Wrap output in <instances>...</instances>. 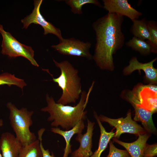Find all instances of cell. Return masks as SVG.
Returning a JSON list of instances; mask_svg holds the SVG:
<instances>
[{"label": "cell", "mask_w": 157, "mask_h": 157, "mask_svg": "<svg viewBox=\"0 0 157 157\" xmlns=\"http://www.w3.org/2000/svg\"><path fill=\"white\" fill-rule=\"evenodd\" d=\"M123 21V16L108 13L92 24L96 36L92 58L101 69H113V55L124 44L125 37L122 30Z\"/></svg>", "instance_id": "obj_1"}, {"label": "cell", "mask_w": 157, "mask_h": 157, "mask_svg": "<svg viewBox=\"0 0 157 157\" xmlns=\"http://www.w3.org/2000/svg\"><path fill=\"white\" fill-rule=\"evenodd\" d=\"M94 83L93 82L88 92L85 90L82 91L79 102L73 106L57 103L52 97L47 94L46 96L47 106L41 110L49 114L47 121L51 122V125L55 127L60 126L63 129L68 130L80 120H85L87 111L85 109Z\"/></svg>", "instance_id": "obj_2"}, {"label": "cell", "mask_w": 157, "mask_h": 157, "mask_svg": "<svg viewBox=\"0 0 157 157\" xmlns=\"http://www.w3.org/2000/svg\"><path fill=\"white\" fill-rule=\"evenodd\" d=\"M53 61L61 72L59 76L52 79L62 91L60 97L56 102L64 105L75 103L82 91L78 70L67 60L58 62L53 59Z\"/></svg>", "instance_id": "obj_3"}, {"label": "cell", "mask_w": 157, "mask_h": 157, "mask_svg": "<svg viewBox=\"0 0 157 157\" xmlns=\"http://www.w3.org/2000/svg\"><path fill=\"white\" fill-rule=\"evenodd\" d=\"M6 106L9 110L10 125L16 137L22 146L29 144L36 140L35 133L29 129L33 124L32 117L33 111H29L24 108L18 109L10 102L7 104Z\"/></svg>", "instance_id": "obj_4"}, {"label": "cell", "mask_w": 157, "mask_h": 157, "mask_svg": "<svg viewBox=\"0 0 157 157\" xmlns=\"http://www.w3.org/2000/svg\"><path fill=\"white\" fill-rule=\"evenodd\" d=\"M0 33L3 40L1 45V53L10 58L21 56L27 59L33 65L39 67L34 58V51L32 47L22 44L9 32L5 31L0 24Z\"/></svg>", "instance_id": "obj_5"}, {"label": "cell", "mask_w": 157, "mask_h": 157, "mask_svg": "<svg viewBox=\"0 0 157 157\" xmlns=\"http://www.w3.org/2000/svg\"><path fill=\"white\" fill-rule=\"evenodd\" d=\"M157 86L141 85L129 92L127 97L131 104H134L152 112L157 110Z\"/></svg>", "instance_id": "obj_6"}, {"label": "cell", "mask_w": 157, "mask_h": 157, "mask_svg": "<svg viewBox=\"0 0 157 157\" xmlns=\"http://www.w3.org/2000/svg\"><path fill=\"white\" fill-rule=\"evenodd\" d=\"M91 46L89 42H84L74 38H63L57 45L51 47L60 53L64 55L84 57L88 59L92 58L90 52Z\"/></svg>", "instance_id": "obj_7"}, {"label": "cell", "mask_w": 157, "mask_h": 157, "mask_svg": "<svg viewBox=\"0 0 157 157\" xmlns=\"http://www.w3.org/2000/svg\"><path fill=\"white\" fill-rule=\"evenodd\" d=\"M98 117L100 121L107 122L116 129L114 136L116 138H119L122 134L124 133L138 135L145 133V129L132 119L130 112L129 113L126 117L124 118L121 117L113 119L102 115Z\"/></svg>", "instance_id": "obj_8"}, {"label": "cell", "mask_w": 157, "mask_h": 157, "mask_svg": "<svg viewBox=\"0 0 157 157\" xmlns=\"http://www.w3.org/2000/svg\"><path fill=\"white\" fill-rule=\"evenodd\" d=\"M42 0L34 1V8L32 13L22 19L21 22L23 24V28H27L31 23L38 24L41 26L44 29V34L50 33L56 36L59 40L63 38L60 30L55 27L51 22L44 18L40 12V8Z\"/></svg>", "instance_id": "obj_9"}, {"label": "cell", "mask_w": 157, "mask_h": 157, "mask_svg": "<svg viewBox=\"0 0 157 157\" xmlns=\"http://www.w3.org/2000/svg\"><path fill=\"white\" fill-rule=\"evenodd\" d=\"M104 8L108 13L126 16L132 21L138 19L142 13L132 7L127 0H103Z\"/></svg>", "instance_id": "obj_10"}, {"label": "cell", "mask_w": 157, "mask_h": 157, "mask_svg": "<svg viewBox=\"0 0 157 157\" xmlns=\"http://www.w3.org/2000/svg\"><path fill=\"white\" fill-rule=\"evenodd\" d=\"M87 126L86 132L82 134H77L75 139L80 144L78 148L72 154L71 157H90L93 153L91 149L92 147V136L94 124L87 119Z\"/></svg>", "instance_id": "obj_11"}, {"label": "cell", "mask_w": 157, "mask_h": 157, "mask_svg": "<svg viewBox=\"0 0 157 157\" xmlns=\"http://www.w3.org/2000/svg\"><path fill=\"white\" fill-rule=\"evenodd\" d=\"M22 145L14 135L8 132L2 133L0 151L2 157H19Z\"/></svg>", "instance_id": "obj_12"}, {"label": "cell", "mask_w": 157, "mask_h": 157, "mask_svg": "<svg viewBox=\"0 0 157 157\" xmlns=\"http://www.w3.org/2000/svg\"><path fill=\"white\" fill-rule=\"evenodd\" d=\"M156 58L149 62L145 63L140 62L136 57L132 58L129 65L125 67L123 72L126 75L131 74L134 71L142 70L145 73L147 80L152 83H156L157 80V70L153 66V63L156 60Z\"/></svg>", "instance_id": "obj_13"}, {"label": "cell", "mask_w": 157, "mask_h": 157, "mask_svg": "<svg viewBox=\"0 0 157 157\" xmlns=\"http://www.w3.org/2000/svg\"><path fill=\"white\" fill-rule=\"evenodd\" d=\"M138 136L137 140L132 143L123 142L116 139L113 140L124 147L131 157H144V149L149 136L146 133L139 134Z\"/></svg>", "instance_id": "obj_14"}, {"label": "cell", "mask_w": 157, "mask_h": 157, "mask_svg": "<svg viewBox=\"0 0 157 157\" xmlns=\"http://www.w3.org/2000/svg\"><path fill=\"white\" fill-rule=\"evenodd\" d=\"M84 121L83 120H80L74 127L68 130L63 131L58 127H53L51 129V132L61 135L65 140L66 146L63 157H68L69 154L72 152L70 140L75 134L82 133L85 128Z\"/></svg>", "instance_id": "obj_15"}, {"label": "cell", "mask_w": 157, "mask_h": 157, "mask_svg": "<svg viewBox=\"0 0 157 157\" xmlns=\"http://www.w3.org/2000/svg\"><path fill=\"white\" fill-rule=\"evenodd\" d=\"M132 104L135 110L134 120L140 122L143 126L144 129L149 132H155L156 129L152 119L153 113L137 104Z\"/></svg>", "instance_id": "obj_16"}, {"label": "cell", "mask_w": 157, "mask_h": 157, "mask_svg": "<svg viewBox=\"0 0 157 157\" xmlns=\"http://www.w3.org/2000/svg\"><path fill=\"white\" fill-rule=\"evenodd\" d=\"M94 117L99 127L101 135L98 149L90 157H100L102 153L106 148L110 140L114 137L115 133L113 131L107 132L99 119L96 113L94 111Z\"/></svg>", "instance_id": "obj_17"}, {"label": "cell", "mask_w": 157, "mask_h": 157, "mask_svg": "<svg viewBox=\"0 0 157 157\" xmlns=\"http://www.w3.org/2000/svg\"><path fill=\"white\" fill-rule=\"evenodd\" d=\"M130 31L134 37L144 40L150 39L147 22L144 18L135 19L133 22Z\"/></svg>", "instance_id": "obj_18"}, {"label": "cell", "mask_w": 157, "mask_h": 157, "mask_svg": "<svg viewBox=\"0 0 157 157\" xmlns=\"http://www.w3.org/2000/svg\"><path fill=\"white\" fill-rule=\"evenodd\" d=\"M125 44L142 55H147L152 53L151 46L146 41L134 36Z\"/></svg>", "instance_id": "obj_19"}, {"label": "cell", "mask_w": 157, "mask_h": 157, "mask_svg": "<svg viewBox=\"0 0 157 157\" xmlns=\"http://www.w3.org/2000/svg\"><path fill=\"white\" fill-rule=\"evenodd\" d=\"M19 157H42L39 140L36 139L29 144L23 146Z\"/></svg>", "instance_id": "obj_20"}, {"label": "cell", "mask_w": 157, "mask_h": 157, "mask_svg": "<svg viewBox=\"0 0 157 157\" xmlns=\"http://www.w3.org/2000/svg\"><path fill=\"white\" fill-rule=\"evenodd\" d=\"M4 85H15L22 90L27 84L23 79L16 77L14 74L6 72L0 74V86Z\"/></svg>", "instance_id": "obj_21"}, {"label": "cell", "mask_w": 157, "mask_h": 157, "mask_svg": "<svg viewBox=\"0 0 157 157\" xmlns=\"http://www.w3.org/2000/svg\"><path fill=\"white\" fill-rule=\"evenodd\" d=\"M65 1L71 7V11L74 14H82V7L85 4L91 3L99 7H102L100 2L96 0H67Z\"/></svg>", "instance_id": "obj_22"}, {"label": "cell", "mask_w": 157, "mask_h": 157, "mask_svg": "<svg viewBox=\"0 0 157 157\" xmlns=\"http://www.w3.org/2000/svg\"><path fill=\"white\" fill-rule=\"evenodd\" d=\"M147 24L150 36V39L146 41L150 45L152 53L157 52V24L153 20L147 22Z\"/></svg>", "instance_id": "obj_23"}, {"label": "cell", "mask_w": 157, "mask_h": 157, "mask_svg": "<svg viewBox=\"0 0 157 157\" xmlns=\"http://www.w3.org/2000/svg\"><path fill=\"white\" fill-rule=\"evenodd\" d=\"M107 157H131L126 150H123L116 148L111 141L109 142V152Z\"/></svg>", "instance_id": "obj_24"}, {"label": "cell", "mask_w": 157, "mask_h": 157, "mask_svg": "<svg viewBox=\"0 0 157 157\" xmlns=\"http://www.w3.org/2000/svg\"><path fill=\"white\" fill-rule=\"evenodd\" d=\"M45 131V129L42 128L40 129L38 131V139L40 142V147L42 152V157H57L54 156L53 153L52 152L51 155L49 149H45L42 144V136L43 133Z\"/></svg>", "instance_id": "obj_25"}, {"label": "cell", "mask_w": 157, "mask_h": 157, "mask_svg": "<svg viewBox=\"0 0 157 157\" xmlns=\"http://www.w3.org/2000/svg\"><path fill=\"white\" fill-rule=\"evenodd\" d=\"M157 145L147 144L144 152V157H154L157 155Z\"/></svg>", "instance_id": "obj_26"}, {"label": "cell", "mask_w": 157, "mask_h": 157, "mask_svg": "<svg viewBox=\"0 0 157 157\" xmlns=\"http://www.w3.org/2000/svg\"><path fill=\"white\" fill-rule=\"evenodd\" d=\"M3 121L2 119H0V126H2L3 125Z\"/></svg>", "instance_id": "obj_27"}, {"label": "cell", "mask_w": 157, "mask_h": 157, "mask_svg": "<svg viewBox=\"0 0 157 157\" xmlns=\"http://www.w3.org/2000/svg\"><path fill=\"white\" fill-rule=\"evenodd\" d=\"M0 157H2V154H1V153L0 152Z\"/></svg>", "instance_id": "obj_28"}, {"label": "cell", "mask_w": 157, "mask_h": 157, "mask_svg": "<svg viewBox=\"0 0 157 157\" xmlns=\"http://www.w3.org/2000/svg\"><path fill=\"white\" fill-rule=\"evenodd\" d=\"M156 157L155 156V157Z\"/></svg>", "instance_id": "obj_29"}]
</instances>
